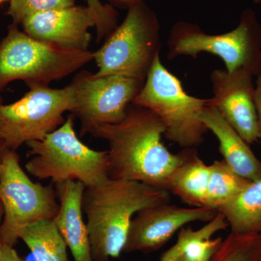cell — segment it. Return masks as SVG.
<instances>
[{
    "label": "cell",
    "instance_id": "cell-2",
    "mask_svg": "<svg viewBox=\"0 0 261 261\" xmlns=\"http://www.w3.org/2000/svg\"><path fill=\"white\" fill-rule=\"evenodd\" d=\"M166 190L130 180L108 178L86 187L82 200L93 261H110L123 252L132 220L149 207L170 202Z\"/></svg>",
    "mask_w": 261,
    "mask_h": 261
},
{
    "label": "cell",
    "instance_id": "cell-29",
    "mask_svg": "<svg viewBox=\"0 0 261 261\" xmlns=\"http://www.w3.org/2000/svg\"><path fill=\"white\" fill-rule=\"evenodd\" d=\"M3 217V209L2 204L0 203V226H1L2 221ZM0 259H1V243H0Z\"/></svg>",
    "mask_w": 261,
    "mask_h": 261
},
{
    "label": "cell",
    "instance_id": "cell-10",
    "mask_svg": "<svg viewBox=\"0 0 261 261\" xmlns=\"http://www.w3.org/2000/svg\"><path fill=\"white\" fill-rule=\"evenodd\" d=\"M75 107L71 115L80 121L81 136L94 127L121 121L145 81L125 75L95 76L87 70L75 75Z\"/></svg>",
    "mask_w": 261,
    "mask_h": 261
},
{
    "label": "cell",
    "instance_id": "cell-6",
    "mask_svg": "<svg viewBox=\"0 0 261 261\" xmlns=\"http://www.w3.org/2000/svg\"><path fill=\"white\" fill-rule=\"evenodd\" d=\"M210 101L187 94L181 81L164 66L159 56L133 103L159 117L168 140L184 149H196L208 132L201 115Z\"/></svg>",
    "mask_w": 261,
    "mask_h": 261
},
{
    "label": "cell",
    "instance_id": "cell-26",
    "mask_svg": "<svg viewBox=\"0 0 261 261\" xmlns=\"http://www.w3.org/2000/svg\"><path fill=\"white\" fill-rule=\"evenodd\" d=\"M110 3V5L113 8H121V9H127L133 6L137 3L140 2L145 1V0H108Z\"/></svg>",
    "mask_w": 261,
    "mask_h": 261
},
{
    "label": "cell",
    "instance_id": "cell-8",
    "mask_svg": "<svg viewBox=\"0 0 261 261\" xmlns=\"http://www.w3.org/2000/svg\"><path fill=\"white\" fill-rule=\"evenodd\" d=\"M0 243L12 247L30 225L54 219L60 206L55 186L33 181L20 166L16 151L10 149L0 166Z\"/></svg>",
    "mask_w": 261,
    "mask_h": 261
},
{
    "label": "cell",
    "instance_id": "cell-3",
    "mask_svg": "<svg viewBox=\"0 0 261 261\" xmlns=\"http://www.w3.org/2000/svg\"><path fill=\"white\" fill-rule=\"evenodd\" d=\"M74 117L42 140L27 144L31 158L25 165L27 172L39 180L49 179L54 185L75 181L86 187L97 186L108 180L107 151L90 148L79 138Z\"/></svg>",
    "mask_w": 261,
    "mask_h": 261
},
{
    "label": "cell",
    "instance_id": "cell-9",
    "mask_svg": "<svg viewBox=\"0 0 261 261\" xmlns=\"http://www.w3.org/2000/svg\"><path fill=\"white\" fill-rule=\"evenodd\" d=\"M23 97L5 104L0 97V140L8 149L17 151L32 141L42 140L61 126L65 113L75 107V89L31 85Z\"/></svg>",
    "mask_w": 261,
    "mask_h": 261
},
{
    "label": "cell",
    "instance_id": "cell-32",
    "mask_svg": "<svg viewBox=\"0 0 261 261\" xmlns=\"http://www.w3.org/2000/svg\"><path fill=\"white\" fill-rule=\"evenodd\" d=\"M254 3H256V4H259V3H261V0H253Z\"/></svg>",
    "mask_w": 261,
    "mask_h": 261
},
{
    "label": "cell",
    "instance_id": "cell-11",
    "mask_svg": "<svg viewBox=\"0 0 261 261\" xmlns=\"http://www.w3.org/2000/svg\"><path fill=\"white\" fill-rule=\"evenodd\" d=\"M254 76L247 70L228 73L216 69L211 74L214 94L211 105L249 145L261 139Z\"/></svg>",
    "mask_w": 261,
    "mask_h": 261
},
{
    "label": "cell",
    "instance_id": "cell-15",
    "mask_svg": "<svg viewBox=\"0 0 261 261\" xmlns=\"http://www.w3.org/2000/svg\"><path fill=\"white\" fill-rule=\"evenodd\" d=\"M201 120L219 142L223 161L240 176L251 181L261 178V162L245 140L223 118L211 101L201 115Z\"/></svg>",
    "mask_w": 261,
    "mask_h": 261
},
{
    "label": "cell",
    "instance_id": "cell-23",
    "mask_svg": "<svg viewBox=\"0 0 261 261\" xmlns=\"http://www.w3.org/2000/svg\"><path fill=\"white\" fill-rule=\"evenodd\" d=\"M87 6L96 13L98 18L97 42H101L116 28L118 23V13L111 5H103L99 0H86Z\"/></svg>",
    "mask_w": 261,
    "mask_h": 261
},
{
    "label": "cell",
    "instance_id": "cell-25",
    "mask_svg": "<svg viewBox=\"0 0 261 261\" xmlns=\"http://www.w3.org/2000/svg\"><path fill=\"white\" fill-rule=\"evenodd\" d=\"M257 77L256 85L255 87V102L261 128V75Z\"/></svg>",
    "mask_w": 261,
    "mask_h": 261
},
{
    "label": "cell",
    "instance_id": "cell-5",
    "mask_svg": "<svg viewBox=\"0 0 261 261\" xmlns=\"http://www.w3.org/2000/svg\"><path fill=\"white\" fill-rule=\"evenodd\" d=\"M160 22L155 13L140 2L127 10L123 22L94 51L95 76L119 75L145 81L154 60L160 56Z\"/></svg>",
    "mask_w": 261,
    "mask_h": 261
},
{
    "label": "cell",
    "instance_id": "cell-14",
    "mask_svg": "<svg viewBox=\"0 0 261 261\" xmlns=\"http://www.w3.org/2000/svg\"><path fill=\"white\" fill-rule=\"evenodd\" d=\"M59 210L53 219L62 238L69 247L74 261H93L82 200L86 186L70 181L55 185Z\"/></svg>",
    "mask_w": 261,
    "mask_h": 261
},
{
    "label": "cell",
    "instance_id": "cell-30",
    "mask_svg": "<svg viewBox=\"0 0 261 261\" xmlns=\"http://www.w3.org/2000/svg\"><path fill=\"white\" fill-rule=\"evenodd\" d=\"M259 75H261V49H260V63H259L258 74H257V76H259Z\"/></svg>",
    "mask_w": 261,
    "mask_h": 261
},
{
    "label": "cell",
    "instance_id": "cell-18",
    "mask_svg": "<svg viewBox=\"0 0 261 261\" xmlns=\"http://www.w3.org/2000/svg\"><path fill=\"white\" fill-rule=\"evenodd\" d=\"M20 240L36 261H68L67 245L53 220H43L25 228Z\"/></svg>",
    "mask_w": 261,
    "mask_h": 261
},
{
    "label": "cell",
    "instance_id": "cell-19",
    "mask_svg": "<svg viewBox=\"0 0 261 261\" xmlns=\"http://www.w3.org/2000/svg\"><path fill=\"white\" fill-rule=\"evenodd\" d=\"M210 168L205 207L218 212L252 181L238 174L224 161H215Z\"/></svg>",
    "mask_w": 261,
    "mask_h": 261
},
{
    "label": "cell",
    "instance_id": "cell-24",
    "mask_svg": "<svg viewBox=\"0 0 261 261\" xmlns=\"http://www.w3.org/2000/svg\"><path fill=\"white\" fill-rule=\"evenodd\" d=\"M0 261H23L15 250L14 247L1 245Z\"/></svg>",
    "mask_w": 261,
    "mask_h": 261
},
{
    "label": "cell",
    "instance_id": "cell-16",
    "mask_svg": "<svg viewBox=\"0 0 261 261\" xmlns=\"http://www.w3.org/2000/svg\"><path fill=\"white\" fill-rule=\"evenodd\" d=\"M210 173L196 149H184L183 161L171 174L167 191L192 207H205Z\"/></svg>",
    "mask_w": 261,
    "mask_h": 261
},
{
    "label": "cell",
    "instance_id": "cell-4",
    "mask_svg": "<svg viewBox=\"0 0 261 261\" xmlns=\"http://www.w3.org/2000/svg\"><path fill=\"white\" fill-rule=\"evenodd\" d=\"M12 23L0 41V92L15 81L49 86L94 60V51L58 47L34 39Z\"/></svg>",
    "mask_w": 261,
    "mask_h": 261
},
{
    "label": "cell",
    "instance_id": "cell-33",
    "mask_svg": "<svg viewBox=\"0 0 261 261\" xmlns=\"http://www.w3.org/2000/svg\"><path fill=\"white\" fill-rule=\"evenodd\" d=\"M10 1V0H0V5L3 4V3H5V2Z\"/></svg>",
    "mask_w": 261,
    "mask_h": 261
},
{
    "label": "cell",
    "instance_id": "cell-13",
    "mask_svg": "<svg viewBox=\"0 0 261 261\" xmlns=\"http://www.w3.org/2000/svg\"><path fill=\"white\" fill-rule=\"evenodd\" d=\"M98 18L88 6L73 5L35 13L22 20V30L34 39L58 47L88 50L89 29L97 28Z\"/></svg>",
    "mask_w": 261,
    "mask_h": 261
},
{
    "label": "cell",
    "instance_id": "cell-31",
    "mask_svg": "<svg viewBox=\"0 0 261 261\" xmlns=\"http://www.w3.org/2000/svg\"><path fill=\"white\" fill-rule=\"evenodd\" d=\"M257 261H261V240H260V249H259L258 258H257Z\"/></svg>",
    "mask_w": 261,
    "mask_h": 261
},
{
    "label": "cell",
    "instance_id": "cell-27",
    "mask_svg": "<svg viewBox=\"0 0 261 261\" xmlns=\"http://www.w3.org/2000/svg\"><path fill=\"white\" fill-rule=\"evenodd\" d=\"M8 150V149L5 147L3 141L0 140V166H1V163L3 162V158H4L5 154Z\"/></svg>",
    "mask_w": 261,
    "mask_h": 261
},
{
    "label": "cell",
    "instance_id": "cell-1",
    "mask_svg": "<svg viewBox=\"0 0 261 261\" xmlns=\"http://www.w3.org/2000/svg\"><path fill=\"white\" fill-rule=\"evenodd\" d=\"M165 127L152 111L132 103L124 118L94 127L89 135L108 144V177L147 184L167 191L184 150L170 152L162 142Z\"/></svg>",
    "mask_w": 261,
    "mask_h": 261
},
{
    "label": "cell",
    "instance_id": "cell-21",
    "mask_svg": "<svg viewBox=\"0 0 261 261\" xmlns=\"http://www.w3.org/2000/svg\"><path fill=\"white\" fill-rule=\"evenodd\" d=\"M228 226L227 221L224 215L217 212L214 219L199 229L182 228L178 233L176 244L163 254L161 261H174L184 253L185 249L189 245L197 242L211 240L215 233L226 229Z\"/></svg>",
    "mask_w": 261,
    "mask_h": 261
},
{
    "label": "cell",
    "instance_id": "cell-28",
    "mask_svg": "<svg viewBox=\"0 0 261 261\" xmlns=\"http://www.w3.org/2000/svg\"><path fill=\"white\" fill-rule=\"evenodd\" d=\"M211 259V258H210ZM210 259H205V260H194L191 257L187 256L185 254H182L179 257H177L174 261H209Z\"/></svg>",
    "mask_w": 261,
    "mask_h": 261
},
{
    "label": "cell",
    "instance_id": "cell-12",
    "mask_svg": "<svg viewBox=\"0 0 261 261\" xmlns=\"http://www.w3.org/2000/svg\"><path fill=\"white\" fill-rule=\"evenodd\" d=\"M217 212L207 207H183L170 202L147 207L137 214L130 224L123 252L159 250L185 225L208 222Z\"/></svg>",
    "mask_w": 261,
    "mask_h": 261
},
{
    "label": "cell",
    "instance_id": "cell-7",
    "mask_svg": "<svg viewBox=\"0 0 261 261\" xmlns=\"http://www.w3.org/2000/svg\"><path fill=\"white\" fill-rule=\"evenodd\" d=\"M167 46L168 59L209 53L222 60L228 73L247 70L257 76L261 27L251 10L243 12L238 27L224 34H206L195 24L178 22L170 32Z\"/></svg>",
    "mask_w": 261,
    "mask_h": 261
},
{
    "label": "cell",
    "instance_id": "cell-20",
    "mask_svg": "<svg viewBox=\"0 0 261 261\" xmlns=\"http://www.w3.org/2000/svg\"><path fill=\"white\" fill-rule=\"evenodd\" d=\"M260 240L261 235L230 232L209 261H257Z\"/></svg>",
    "mask_w": 261,
    "mask_h": 261
},
{
    "label": "cell",
    "instance_id": "cell-22",
    "mask_svg": "<svg viewBox=\"0 0 261 261\" xmlns=\"http://www.w3.org/2000/svg\"><path fill=\"white\" fill-rule=\"evenodd\" d=\"M76 0H10L8 15L13 23L20 25L22 20L35 13L75 5Z\"/></svg>",
    "mask_w": 261,
    "mask_h": 261
},
{
    "label": "cell",
    "instance_id": "cell-17",
    "mask_svg": "<svg viewBox=\"0 0 261 261\" xmlns=\"http://www.w3.org/2000/svg\"><path fill=\"white\" fill-rule=\"evenodd\" d=\"M234 234L261 235V178L252 181L218 211Z\"/></svg>",
    "mask_w": 261,
    "mask_h": 261
}]
</instances>
